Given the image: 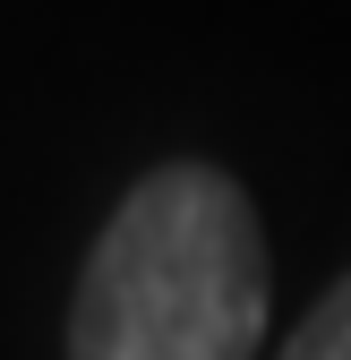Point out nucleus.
<instances>
[{
  "mask_svg": "<svg viewBox=\"0 0 351 360\" xmlns=\"http://www.w3.org/2000/svg\"><path fill=\"white\" fill-rule=\"evenodd\" d=\"M283 360H351V275L309 309V318L291 326V343H283Z\"/></svg>",
  "mask_w": 351,
  "mask_h": 360,
  "instance_id": "2",
  "label": "nucleus"
},
{
  "mask_svg": "<svg viewBox=\"0 0 351 360\" xmlns=\"http://www.w3.org/2000/svg\"><path fill=\"white\" fill-rule=\"evenodd\" d=\"M274 318L266 223L214 163H163L112 206L69 300V360H257Z\"/></svg>",
  "mask_w": 351,
  "mask_h": 360,
  "instance_id": "1",
  "label": "nucleus"
}]
</instances>
